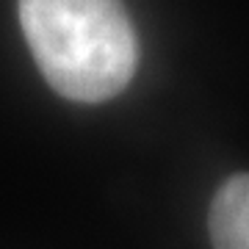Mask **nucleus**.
Instances as JSON below:
<instances>
[{
    "label": "nucleus",
    "mask_w": 249,
    "mask_h": 249,
    "mask_svg": "<svg viewBox=\"0 0 249 249\" xmlns=\"http://www.w3.org/2000/svg\"><path fill=\"white\" fill-rule=\"evenodd\" d=\"M19 28L47 86L72 103H106L130 83L139 39L122 0H19Z\"/></svg>",
    "instance_id": "obj_1"
},
{
    "label": "nucleus",
    "mask_w": 249,
    "mask_h": 249,
    "mask_svg": "<svg viewBox=\"0 0 249 249\" xmlns=\"http://www.w3.org/2000/svg\"><path fill=\"white\" fill-rule=\"evenodd\" d=\"M213 249H249V172L224 180L211 202Z\"/></svg>",
    "instance_id": "obj_2"
}]
</instances>
